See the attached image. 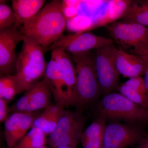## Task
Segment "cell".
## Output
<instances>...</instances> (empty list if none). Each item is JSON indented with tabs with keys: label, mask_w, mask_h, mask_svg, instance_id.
Returning a JSON list of instances; mask_svg holds the SVG:
<instances>
[{
	"label": "cell",
	"mask_w": 148,
	"mask_h": 148,
	"mask_svg": "<svg viewBox=\"0 0 148 148\" xmlns=\"http://www.w3.org/2000/svg\"><path fill=\"white\" fill-rule=\"evenodd\" d=\"M66 24L64 2L53 0L22 25L20 31L24 37L40 46L45 52L64 35Z\"/></svg>",
	"instance_id": "obj_1"
},
{
	"label": "cell",
	"mask_w": 148,
	"mask_h": 148,
	"mask_svg": "<svg viewBox=\"0 0 148 148\" xmlns=\"http://www.w3.org/2000/svg\"><path fill=\"white\" fill-rule=\"evenodd\" d=\"M72 59L63 49L51 51L44 77L50 86L56 103L64 108L74 106L76 73Z\"/></svg>",
	"instance_id": "obj_2"
},
{
	"label": "cell",
	"mask_w": 148,
	"mask_h": 148,
	"mask_svg": "<svg viewBox=\"0 0 148 148\" xmlns=\"http://www.w3.org/2000/svg\"><path fill=\"white\" fill-rule=\"evenodd\" d=\"M76 73L74 106L81 110L95 103L101 94L95 66V54L90 51L72 54Z\"/></svg>",
	"instance_id": "obj_3"
},
{
	"label": "cell",
	"mask_w": 148,
	"mask_h": 148,
	"mask_svg": "<svg viewBox=\"0 0 148 148\" xmlns=\"http://www.w3.org/2000/svg\"><path fill=\"white\" fill-rule=\"evenodd\" d=\"M42 48L24 37L21 51L17 56L15 72L22 92L44 77L47 67Z\"/></svg>",
	"instance_id": "obj_4"
},
{
	"label": "cell",
	"mask_w": 148,
	"mask_h": 148,
	"mask_svg": "<svg viewBox=\"0 0 148 148\" xmlns=\"http://www.w3.org/2000/svg\"><path fill=\"white\" fill-rule=\"evenodd\" d=\"M97 116L110 121H123L143 126L148 123V111L119 92L103 95L96 109Z\"/></svg>",
	"instance_id": "obj_5"
},
{
	"label": "cell",
	"mask_w": 148,
	"mask_h": 148,
	"mask_svg": "<svg viewBox=\"0 0 148 148\" xmlns=\"http://www.w3.org/2000/svg\"><path fill=\"white\" fill-rule=\"evenodd\" d=\"M106 27L111 39L124 51L139 56L148 55V27L117 21Z\"/></svg>",
	"instance_id": "obj_6"
},
{
	"label": "cell",
	"mask_w": 148,
	"mask_h": 148,
	"mask_svg": "<svg viewBox=\"0 0 148 148\" xmlns=\"http://www.w3.org/2000/svg\"><path fill=\"white\" fill-rule=\"evenodd\" d=\"M86 120L81 111L65 109L55 130L49 135L47 143L53 148L61 147L77 148L81 142Z\"/></svg>",
	"instance_id": "obj_7"
},
{
	"label": "cell",
	"mask_w": 148,
	"mask_h": 148,
	"mask_svg": "<svg viewBox=\"0 0 148 148\" xmlns=\"http://www.w3.org/2000/svg\"><path fill=\"white\" fill-rule=\"evenodd\" d=\"M117 49L112 43L95 49V72L103 95L116 89L119 85L120 74L116 63Z\"/></svg>",
	"instance_id": "obj_8"
},
{
	"label": "cell",
	"mask_w": 148,
	"mask_h": 148,
	"mask_svg": "<svg viewBox=\"0 0 148 148\" xmlns=\"http://www.w3.org/2000/svg\"><path fill=\"white\" fill-rule=\"evenodd\" d=\"M141 125L110 121L105 128L103 148L132 147L146 135Z\"/></svg>",
	"instance_id": "obj_9"
},
{
	"label": "cell",
	"mask_w": 148,
	"mask_h": 148,
	"mask_svg": "<svg viewBox=\"0 0 148 148\" xmlns=\"http://www.w3.org/2000/svg\"><path fill=\"white\" fill-rule=\"evenodd\" d=\"M114 43L111 38L99 36L90 32H78L73 34L63 35L49 47L48 51L61 49L75 54L98 49Z\"/></svg>",
	"instance_id": "obj_10"
},
{
	"label": "cell",
	"mask_w": 148,
	"mask_h": 148,
	"mask_svg": "<svg viewBox=\"0 0 148 148\" xmlns=\"http://www.w3.org/2000/svg\"><path fill=\"white\" fill-rule=\"evenodd\" d=\"M52 91L45 79L25 91V94L9 108V112H33L44 110L51 105Z\"/></svg>",
	"instance_id": "obj_11"
},
{
	"label": "cell",
	"mask_w": 148,
	"mask_h": 148,
	"mask_svg": "<svg viewBox=\"0 0 148 148\" xmlns=\"http://www.w3.org/2000/svg\"><path fill=\"white\" fill-rule=\"evenodd\" d=\"M24 36L14 25L0 30V73L13 75L17 56L16 45L24 39Z\"/></svg>",
	"instance_id": "obj_12"
},
{
	"label": "cell",
	"mask_w": 148,
	"mask_h": 148,
	"mask_svg": "<svg viewBox=\"0 0 148 148\" xmlns=\"http://www.w3.org/2000/svg\"><path fill=\"white\" fill-rule=\"evenodd\" d=\"M16 112L8 116L4 124L5 138L9 148L13 147L32 128L34 122L41 113Z\"/></svg>",
	"instance_id": "obj_13"
},
{
	"label": "cell",
	"mask_w": 148,
	"mask_h": 148,
	"mask_svg": "<svg viewBox=\"0 0 148 148\" xmlns=\"http://www.w3.org/2000/svg\"><path fill=\"white\" fill-rule=\"evenodd\" d=\"M116 63L120 75L125 77H140L145 73V63L142 57L128 53L120 47L117 51Z\"/></svg>",
	"instance_id": "obj_14"
},
{
	"label": "cell",
	"mask_w": 148,
	"mask_h": 148,
	"mask_svg": "<svg viewBox=\"0 0 148 148\" xmlns=\"http://www.w3.org/2000/svg\"><path fill=\"white\" fill-rule=\"evenodd\" d=\"M132 1L111 0L108 1L105 12L92 21L86 29L79 31L87 32L116 22L121 18Z\"/></svg>",
	"instance_id": "obj_15"
},
{
	"label": "cell",
	"mask_w": 148,
	"mask_h": 148,
	"mask_svg": "<svg viewBox=\"0 0 148 148\" xmlns=\"http://www.w3.org/2000/svg\"><path fill=\"white\" fill-rule=\"evenodd\" d=\"M108 120L97 116L84 130L81 137L83 148H103V138Z\"/></svg>",
	"instance_id": "obj_16"
},
{
	"label": "cell",
	"mask_w": 148,
	"mask_h": 148,
	"mask_svg": "<svg viewBox=\"0 0 148 148\" xmlns=\"http://www.w3.org/2000/svg\"><path fill=\"white\" fill-rule=\"evenodd\" d=\"M65 108L56 103L51 104L41 112L33 123L32 127H36L47 135L53 132L60 120Z\"/></svg>",
	"instance_id": "obj_17"
},
{
	"label": "cell",
	"mask_w": 148,
	"mask_h": 148,
	"mask_svg": "<svg viewBox=\"0 0 148 148\" xmlns=\"http://www.w3.org/2000/svg\"><path fill=\"white\" fill-rule=\"evenodd\" d=\"M45 2L44 0H12V7L16 17L14 25L17 28L38 13Z\"/></svg>",
	"instance_id": "obj_18"
},
{
	"label": "cell",
	"mask_w": 148,
	"mask_h": 148,
	"mask_svg": "<svg viewBox=\"0 0 148 148\" xmlns=\"http://www.w3.org/2000/svg\"><path fill=\"white\" fill-rule=\"evenodd\" d=\"M120 21L148 27V0L132 1Z\"/></svg>",
	"instance_id": "obj_19"
},
{
	"label": "cell",
	"mask_w": 148,
	"mask_h": 148,
	"mask_svg": "<svg viewBox=\"0 0 148 148\" xmlns=\"http://www.w3.org/2000/svg\"><path fill=\"white\" fill-rule=\"evenodd\" d=\"M16 75H3L0 78V98L11 101L17 94L22 93Z\"/></svg>",
	"instance_id": "obj_20"
},
{
	"label": "cell",
	"mask_w": 148,
	"mask_h": 148,
	"mask_svg": "<svg viewBox=\"0 0 148 148\" xmlns=\"http://www.w3.org/2000/svg\"><path fill=\"white\" fill-rule=\"evenodd\" d=\"M47 135L40 130L32 127L26 135L11 148H39L45 146Z\"/></svg>",
	"instance_id": "obj_21"
},
{
	"label": "cell",
	"mask_w": 148,
	"mask_h": 148,
	"mask_svg": "<svg viewBox=\"0 0 148 148\" xmlns=\"http://www.w3.org/2000/svg\"><path fill=\"white\" fill-rule=\"evenodd\" d=\"M116 89L133 103L143 107L148 111V95H145L133 90L124 83L118 85Z\"/></svg>",
	"instance_id": "obj_22"
},
{
	"label": "cell",
	"mask_w": 148,
	"mask_h": 148,
	"mask_svg": "<svg viewBox=\"0 0 148 148\" xmlns=\"http://www.w3.org/2000/svg\"><path fill=\"white\" fill-rule=\"evenodd\" d=\"M3 1H1L0 4V30L13 26L16 22L13 10Z\"/></svg>",
	"instance_id": "obj_23"
},
{
	"label": "cell",
	"mask_w": 148,
	"mask_h": 148,
	"mask_svg": "<svg viewBox=\"0 0 148 148\" xmlns=\"http://www.w3.org/2000/svg\"><path fill=\"white\" fill-rule=\"evenodd\" d=\"M123 83L137 92L145 95H148V91L144 79L141 76L129 79Z\"/></svg>",
	"instance_id": "obj_24"
},
{
	"label": "cell",
	"mask_w": 148,
	"mask_h": 148,
	"mask_svg": "<svg viewBox=\"0 0 148 148\" xmlns=\"http://www.w3.org/2000/svg\"><path fill=\"white\" fill-rule=\"evenodd\" d=\"M8 101L3 98H0V122H5L8 117L9 112L8 106Z\"/></svg>",
	"instance_id": "obj_25"
},
{
	"label": "cell",
	"mask_w": 148,
	"mask_h": 148,
	"mask_svg": "<svg viewBox=\"0 0 148 148\" xmlns=\"http://www.w3.org/2000/svg\"><path fill=\"white\" fill-rule=\"evenodd\" d=\"M141 57L143 58L145 65V71L143 79L145 82L146 87L148 91V55L144 56Z\"/></svg>",
	"instance_id": "obj_26"
},
{
	"label": "cell",
	"mask_w": 148,
	"mask_h": 148,
	"mask_svg": "<svg viewBox=\"0 0 148 148\" xmlns=\"http://www.w3.org/2000/svg\"><path fill=\"white\" fill-rule=\"evenodd\" d=\"M132 148H148V134L146 135Z\"/></svg>",
	"instance_id": "obj_27"
},
{
	"label": "cell",
	"mask_w": 148,
	"mask_h": 148,
	"mask_svg": "<svg viewBox=\"0 0 148 148\" xmlns=\"http://www.w3.org/2000/svg\"><path fill=\"white\" fill-rule=\"evenodd\" d=\"M56 148H73L71 147H57Z\"/></svg>",
	"instance_id": "obj_28"
},
{
	"label": "cell",
	"mask_w": 148,
	"mask_h": 148,
	"mask_svg": "<svg viewBox=\"0 0 148 148\" xmlns=\"http://www.w3.org/2000/svg\"><path fill=\"white\" fill-rule=\"evenodd\" d=\"M39 148H49L47 147L46 146H43L42 147H40Z\"/></svg>",
	"instance_id": "obj_29"
}]
</instances>
